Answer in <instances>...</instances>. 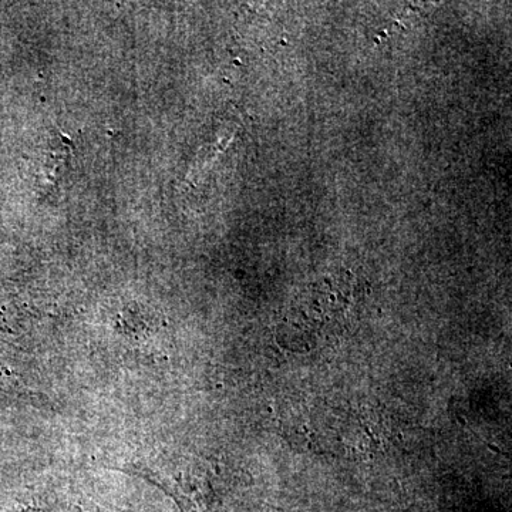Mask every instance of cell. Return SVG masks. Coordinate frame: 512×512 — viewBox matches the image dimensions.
<instances>
[]
</instances>
